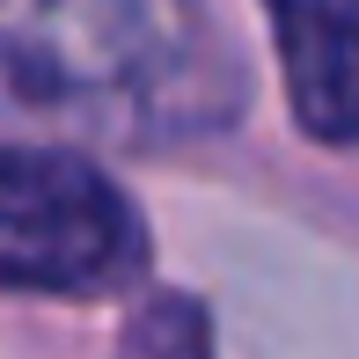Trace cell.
Here are the masks:
<instances>
[{
    "instance_id": "1",
    "label": "cell",
    "mask_w": 359,
    "mask_h": 359,
    "mask_svg": "<svg viewBox=\"0 0 359 359\" xmlns=\"http://www.w3.org/2000/svg\"><path fill=\"white\" fill-rule=\"evenodd\" d=\"M140 257V213L95 161L0 147V293H110Z\"/></svg>"
},
{
    "instance_id": "3",
    "label": "cell",
    "mask_w": 359,
    "mask_h": 359,
    "mask_svg": "<svg viewBox=\"0 0 359 359\" xmlns=\"http://www.w3.org/2000/svg\"><path fill=\"white\" fill-rule=\"evenodd\" d=\"M293 118L316 140H359V0H264Z\"/></svg>"
},
{
    "instance_id": "2",
    "label": "cell",
    "mask_w": 359,
    "mask_h": 359,
    "mask_svg": "<svg viewBox=\"0 0 359 359\" xmlns=\"http://www.w3.org/2000/svg\"><path fill=\"white\" fill-rule=\"evenodd\" d=\"M140 0H0V95L22 103H81L147 74Z\"/></svg>"
}]
</instances>
